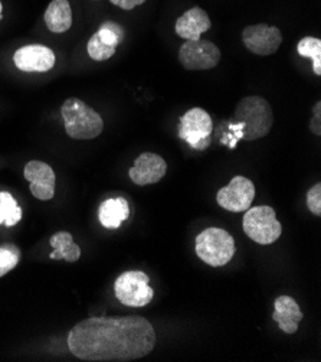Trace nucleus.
Returning a JSON list of instances; mask_svg holds the SVG:
<instances>
[{
    "label": "nucleus",
    "mask_w": 321,
    "mask_h": 362,
    "mask_svg": "<svg viewBox=\"0 0 321 362\" xmlns=\"http://www.w3.org/2000/svg\"><path fill=\"white\" fill-rule=\"evenodd\" d=\"M156 346L153 325L141 316H94L81 320L68 335L71 354L83 361H133Z\"/></svg>",
    "instance_id": "1"
},
{
    "label": "nucleus",
    "mask_w": 321,
    "mask_h": 362,
    "mask_svg": "<svg viewBox=\"0 0 321 362\" xmlns=\"http://www.w3.org/2000/svg\"><path fill=\"white\" fill-rule=\"evenodd\" d=\"M235 122L243 124V140L254 141L265 137L274 123V113L269 103L260 95L243 97L235 108Z\"/></svg>",
    "instance_id": "2"
},
{
    "label": "nucleus",
    "mask_w": 321,
    "mask_h": 362,
    "mask_svg": "<svg viewBox=\"0 0 321 362\" xmlns=\"http://www.w3.org/2000/svg\"><path fill=\"white\" fill-rule=\"evenodd\" d=\"M66 134L75 140H91L104 130L102 117L80 98H68L61 108Z\"/></svg>",
    "instance_id": "3"
},
{
    "label": "nucleus",
    "mask_w": 321,
    "mask_h": 362,
    "mask_svg": "<svg viewBox=\"0 0 321 362\" xmlns=\"http://www.w3.org/2000/svg\"><path fill=\"white\" fill-rule=\"evenodd\" d=\"M198 257L212 267H222L235 256V240L222 228H207L196 237Z\"/></svg>",
    "instance_id": "4"
},
{
    "label": "nucleus",
    "mask_w": 321,
    "mask_h": 362,
    "mask_svg": "<svg viewBox=\"0 0 321 362\" xmlns=\"http://www.w3.org/2000/svg\"><path fill=\"white\" fill-rule=\"evenodd\" d=\"M242 228L249 238L261 245L275 243L282 233L275 209L267 205L248 208L242 220Z\"/></svg>",
    "instance_id": "5"
},
{
    "label": "nucleus",
    "mask_w": 321,
    "mask_h": 362,
    "mask_svg": "<svg viewBox=\"0 0 321 362\" xmlns=\"http://www.w3.org/2000/svg\"><path fill=\"white\" fill-rule=\"evenodd\" d=\"M149 280V276L140 270L120 274L114 283L116 298L130 308H143L149 305L155 296V291Z\"/></svg>",
    "instance_id": "6"
},
{
    "label": "nucleus",
    "mask_w": 321,
    "mask_h": 362,
    "mask_svg": "<svg viewBox=\"0 0 321 362\" xmlns=\"http://www.w3.org/2000/svg\"><path fill=\"white\" fill-rule=\"evenodd\" d=\"M212 130V117L203 108H190L188 113L181 117L179 137L189 143L193 149L205 151L209 146Z\"/></svg>",
    "instance_id": "7"
},
{
    "label": "nucleus",
    "mask_w": 321,
    "mask_h": 362,
    "mask_svg": "<svg viewBox=\"0 0 321 362\" xmlns=\"http://www.w3.org/2000/svg\"><path fill=\"white\" fill-rule=\"evenodd\" d=\"M221 49L210 41H186L179 51V61L188 71H207L221 62Z\"/></svg>",
    "instance_id": "8"
},
{
    "label": "nucleus",
    "mask_w": 321,
    "mask_h": 362,
    "mask_svg": "<svg viewBox=\"0 0 321 362\" xmlns=\"http://www.w3.org/2000/svg\"><path fill=\"white\" fill-rule=\"evenodd\" d=\"M243 45L255 55L268 57L278 51L282 44V33L277 26L258 23L246 26L242 32Z\"/></svg>",
    "instance_id": "9"
},
{
    "label": "nucleus",
    "mask_w": 321,
    "mask_h": 362,
    "mask_svg": "<svg viewBox=\"0 0 321 362\" xmlns=\"http://www.w3.org/2000/svg\"><path fill=\"white\" fill-rule=\"evenodd\" d=\"M255 198V185L251 179L245 176H235L231 182L218 191V204L231 212H243L251 208Z\"/></svg>",
    "instance_id": "10"
},
{
    "label": "nucleus",
    "mask_w": 321,
    "mask_h": 362,
    "mask_svg": "<svg viewBox=\"0 0 321 362\" xmlns=\"http://www.w3.org/2000/svg\"><path fill=\"white\" fill-rule=\"evenodd\" d=\"M123 40L124 30L119 23L104 22L88 41V55L94 61L110 59L116 54L117 47Z\"/></svg>",
    "instance_id": "11"
},
{
    "label": "nucleus",
    "mask_w": 321,
    "mask_h": 362,
    "mask_svg": "<svg viewBox=\"0 0 321 362\" xmlns=\"http://www.w3.org/2000/svg\"><path fill=\"white\" fill-rule=\"evenodd\" d=\"M23 176L30 182L32 195L40 201H49L55 195V172L41 160H30L23 169Z\"/></svg>",
    "instance_id": "12"
},
{
    "label": "nucleus",
    "mask_w": 321,
    "mask_h": 362,
    "mask_svg": "<svg viewBox=\"0 0 321 362\" xmlns=\"http://www.w3.org/2000/svg\"><path fill=\"white\" fill-rule=\"evenodd\" d=\"M167 172V163L166 160L152 152L141 153L135 162L134 166L128 170V176L133 182L138 187H146L152 184H157L164 177Z\"/></svg>",
    "instance_id": "13"
},
{
    "label": "nucleus",
    "mask_w": 321,
    "mask_h": 362,
    "mask_svg": "<svg viewBox=\"0 0 321 362\" xmlns=\"http://www.w3.org/2000/svg\"><path fill=\"white\" fill-rule=\"evenodd\" d=\"M55 54L45 45H26L13 55V62L23 72H48L55 65Z\"/></svg>",
    "instance_id": "14"
},
{
    "label": "nucleus",
    "mask_w": 321,
    "mask_h": 362,
    "mask_svg": "<svg viewBox=\"0 0 321 362\" xmlns=\"http://www.w3.org/2000/svg\"><path fill=\"white\" fill-rule=\"evenodd\" d=\"M210 26L209 15L202 8L195 6L176 21L174 30L177 36H181L185 41H198L200 40V35L207 32Z\"/></svg>",
    "instance_id": "15"
},
{
    "label": "nucleus",
    "mask_w": 321,
    "mask_h": 362,
    "mask_svg": "<svg viewBox=\"0 0 321 362\" xmlns=\"http://www.w3.org/2000/svg\"><path fill=\"white\" fill-rule=\"evenodd\" d=\"M272 319L282 332L291 335L298 331V325L303 320V312L293 298L279 296L274 302Z\"/></svg>",
    "instance_id": "16"
},
{
    "label": "nucleus",
    "mask_w": 321,
    "mask_h": 362,
    "mask_svg": "<svg viewBox=\"0 0 321 362\" xmlns=\"http://www.w3.org/2000/svg\"><path fill=\"white\" fill-rule=\"evenodd\" d=\"M130 216V205L126 198H110L104 201L98 209V218L104 228L117 230Z\"/></svg>",
    "instance_id": "17"
},
{
    "label": "nucleus",
    "mask_w": 321,
    "mask_h": 362,
    "mask_svg": "<svg viewBox=\"0 0 321 362\" xmlns=\"http://www.w3.org/2000/svg\"><path fill=\"white\" fill-rule=\"evenodd\" d=\"M45 23L54 33L66 32L73 25V11L68 0H52L45 12Z\"/></svg>",
    "instance_id": "18"
},
{
    "label": "nucleus",
    "mask_w": 321,
    "mask_h": 362,
    "mask_svg": "<svg viewBox=\"0 0 321 362\" xmlns=\"http://www.w3.org/2000/svg\"><path fill=\"white\" fill-rule=\"evenodd\" d=\"M54 251L49 255L51 260H65L68 263H75L81 257V248L74 243L73 235L68 231H59L49 240Z\"/></svg>",
    "instance_id": "19"
},
{
    "label": "nucleus",
    "mask_w": 321,
    "mask_h": 362,
    "mask_svg": "<svg viewBox=\"0 0 321 362\" xmlns=\"http://www.w3.org/2000/svg\"><path fill=\"white\" fill-rule=\"evenodd\" d=\"M22 220V208L9 192H0V226L15 227Z\"/></svg>",
    "instance_id": "20"
},
{
    "label": "nucleus",
    "mask_w": 321,
    "mask_h": 362,
    "mask_svg": "<svg viewBox=\"0 0 321 362\" xmlns=\"http://www.w3.org/2000/svg\"><path fill=\"white\" fill-rule=\"evenodd\" d=\"M297 51L301 57L313 61V71L315 76H321V41L314 36H307L298 42Z\"/></svg>",
    "instance_id": "21"
},
{
    "label": "nucleus",
    "mask_w": 321,
    "mask_h": 362,
    "mask_svg": "<svg viewBox=\"0 0 321 362\" xmlns=\"http://www.w3.org/2000/svg\"><path fill=\"white\" fill-rule=\"evenodd\" d=\"M20 260V250L15 244L0 245V277L12 272Z\"/></svg>",
    "instance_id": "22"
},
{
    "label": "nucleus",
    "mask_w": 321,
    "mask_h": 362,
    "mask_svg": "<svg viewBox=\"0 0 321 362\" xmlns=\"http://www.w3.org/2000/svg\"><path fill=\"white\" fill-rule=\"evenodd\" d=\"M307 208L311 214L321 215V184H315L307 192Z\"/></svg>",
    "instance_id": "23"
},
{
    "label": "nucleus",
    "mask_w": 321,
    "mask_h": 362,
    "mask_svg": "<svg viewBox=\"0 0 321 362\" xmlns=\"http://www.w3.org/2000/svg\"><path fill=\"white\" fill-rule=\"evenodd\" d=\"M310 130L317 136L321 134V103L320 101H317L313 108V119L310 123Z\"/></svg>",
    "instance_id": "24"
},
{
    "label": "nucleus",
    "mask_w": 321,
    "mask_h": 362,
    "mask_svg": "<svg viewBox=\"0 0 321 362\" xmlns=\"http://www.w3.org/2000/svg\"><path fill=\"white\" fill-rule=\"evenodd\" d=\"M110 2L124 11H131L135 6H140L146 2V0H110Z\"/></svg>",
    "instance_id": "25"
},
{
    "label": "nucleus",
    "mask_w": 321,
    "mask_h": 362,
    "mask_svg": "<svg viewBox=\"0 0 321 362\" xmlns=\"http://www.w3.org/2000/svg\"><path fill=\"white\" fill-rule=\"evenodd\" d=\"M2 18H4V5L0 2V21H2Z\"/></svg>",
    "instance_id": "26"
}]
</instances>
